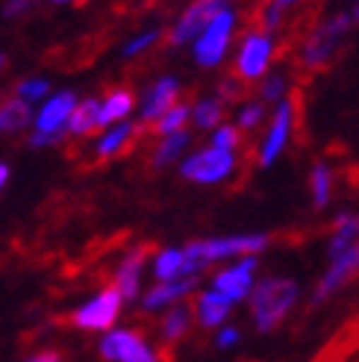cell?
Returning a JSON list of instances; mask_svg holds the SVG:
<instances>
[{
    "label": "cell",
    "mask_w": 359,
    "mask_h": 362,
    "mask_svg": "<svg viewBox=\"0 0 359 362\" xmlns=\"http://www.w3.org/2000/svg\"><path fill=\"white\" fill-rule=\"evenodd\" d=\"M236 171V156L230 151H218V148H204L192 153L189 159H183L180 165V174L192 183H204V186H212V183H224V180Z\"/></svg>",
    "instance_id": "3"
},
{
    "label": "cell",
    "mask_w": 359,
    "mask_h": 362,
    "mask_svg": "<svg viewBox=\"0 0 359 362\" xmlns=\"http://www.w3.org/2000/svg\"><path fill=\"white\" fill-rule=\"evenodd\" d=\"M221 118H224V103H221L218 98L197 100L194 110H192V121L201 127V130H212V127H218Z\"/></svg>",
    "instance_id": "26"
},
{
    "label": "cell",
    "mask_w": 359,
    "mask_h": 362,
    "mask_svg": "<svg viewBox=\"0 0 359 362\" xmlns=\"http://www.w3.org/2000/svg\"><path fill=\"white\" fill-rule=\"evenodd\" d=\"M356 274H359V242L351 250H345L342 257L330 259L327 274L321 277V283L315 286V292H312V306H318V303H324L327 298H333L339 288L348 286Z\"/></svg>",
    "instance_id": "11"
},
{
    "label": "cell",
    "mask_w": 359,
    "mask_h": 362,
    "mask_svg": "<svg viewBox=\"0 0 359 362\" xmlns=\"http://www.w3.org/2000/svg\"><path fill=\"white\" fill-rule=\"evenodd\" d=\"M6 183H9V165L6 162H0V192H4Z\"/></svg>",
    "instance_id": "39"
},
{
    "label": "cell",
    "mask_w": 359,
    "mask_h": 362,
    "mask_svg": "<svg viewBox=\"0 0 359 362\" xmlns=\"http://www.w3.org/2000/svg\"><path fill=\"white\" fill-rule=\"evenodd\" d=\"M194 286H197V277H180V280H171V283H156L151 292L141 298V310L156 313V310H165V306H174L177 300L192 295Z\"/></svg>",
    "instance_id": "16"
},
{
    "label": "cell",
    "mask_w": 359,
    "mask_h": 362,
    "mask_svg": "<svg viewBox=\"0 0 359 362\" xmlns=\"http://www.w3.org/2000/svg\"><path fill=\"white\" fill-rule=\"evenodd\" d=\"M233 27H236V15H233L230 9H224L204 30L201 39L194 42V59H197V65L215 68L227 57V47H230V39H233Z\"/></svg>",
    "instance_id": "6"
},
{
    "label": "cell",
    "mask_w": 359,
    "mask_h": 362,
    "mask_svg": "<svg viewBox=\"0 0 359 362\" xmlns=\"http://www.w3.org/2000/svg\"><path fill=\"white\" fill-rule=\"evenodd\" d=\"M148 259V245L133 247L115 268V288L121 292L124 300H136L139 298V286H141V268Z\"/></svg>",
    "instance_id": "15"
},
{
    "label": "cell",
    "mask_w": 359,
    "mask_h": 362,
    "mask_svg": "<svg viewBox=\"0 0 359 362\" xmlns=\"http://www.w3.org/2000/svg\"><path fill=\"white\" fill-rule=\"evenodd\" d=\"M233 310V300L224 298L221 292H215V288H206V292L197 295V303H194V315L201 321L204 330H212V327H221L227 321Z\"/></svg>",
    "instance_id": "17"
},
{
    "label": "cell",
    "mask_w": 359,
    "mask_h": 362,
    "mask_svg": "<svg viewBox=\"0 0 359 362\" xmlns=\"http://www.w3.org/2000/svg\"><path fill=\"white\" fill-rule=\"evenodd\" d=\"M121 303H124L121 292L115 286H110V288H103L100 295H95L92 300L77 306L74 315H71V324L80 330H110L121 315Z\"/></svg>",
    "instance_id": "4"
},
{
    "label": "cell",
    "mask_w": 359,
    "mask_h": 362,
    "mask_svg": "<svg viewBox=\"0 0 359 362\" xmlns=\"http://www.w3.org/2000/svg\"><path fill=\"white\" fill-rule=\"evenodd\" d=\"M35 6V0H6V6H4V18H21L24 12H30Z\"/></svg>",
    "instance_id": "33"
},
{
    "label": "cell",
    "mask_w": 359,
    "mask_h": 362,
    "mask_svg": "<svg viewBox=\"0 0 359 362\" xmlns=\"http://www.w3.org/2000/svg\"><path fill=\"white\" fill-rule=\"evenodd\" d=\"M100 356L110 362H159L156 351L136 330H112L100 339Z\"/></svg>",
    "instance_id": "7"
},
{
    "label": "cell",
    "mask_w": 359,
    "mask_h": 362,
    "mask_svg": "<svg viewBox=\"0 0 359 362\" xmlns=\"http://www.w3.org/2000/svg\"><path fill=\"white\" fill-rule=\"evenodd\" d=\"M265 110H262V103H247L242 106V112H239V127L242 130H254V127L262 121Z\"/></svg>",
    "instance_id": "32"
},
{
    "label": "cell",
    "mask_w": 359,
    "mask_h": 362,
    "mask_svg": "<svg viewBox=\"0 0 359 362\" xmlns=\"http://www.w3.org/2000/svg\"><path fill=\"white\" fill-rule=\"evenodd\" d=\"M265 233H247V236H221V239H204V242H189L186 250V268L183 277H197L206 265L227 259V257H257L259 250L268 247Z\"/></svg>",
    "instance_id": "2"
},
{
    "label": "cell",
    "mask_w": 359,
    "mask_h": 362,
    "mask_svg": "<svg viewBox=\"0 0 359 362\" xmlns=\"http://www.w3.org/2000/svg\"><path fill=\"white\" fill-rule=\"evenodd\" d=\"M77 103L80 100H77L74 92H57V95H50L39 106L35 118H33L35 133H42V136H65L68 121H71V115H74Z\"/></svg>",
    "instance_id": "10"
},
{
    "label": "cell",
    "mask_w": 359,
    "mask_h": 362,
    "mask_svg": "<svg viewBox=\"0 0 359 362\" xmlns=\"http://www.w3.org/2000/svg\"><path fill=\"white\" fill-rule=\"evenodd\" d=\"M292 112H295V103H292V100H283V103L277 106L274 124H271V130H268L262 148H259V165H262V168H268V165H271V162L283 153L286 141H289V133H292Z\"/></svg>",
    "instance_id": "14"
},
{
    "label": "cell",
    "mask_w": 359,
    "mask_h": 362,
    "mask_svg": "<svg viewBox=\"0 0 359 362\" xmlns=\"http://www.w3.org/2000/svg\"><path fill=\"white\" fill-rule=\"evenodd\" d=\"M53 4H71V0H53Z\"/></svg>",
    "instance_id": "43"
},
{
    "label": "cell",
    "mask_w": 359,
    "mask_h": 362,
    "mask_svg": "<svg viewBox=\"0 0 359 362\" xmlns=\"http://www.w3.org/2000/svg\"><path fill=\"white\" fill-rule=\"evenodd\" d=\"M136 133H139V127H136L133 121L115 124V127H110V130H106V133L98 139L95 153H98L100 159H112V156H118L121 151L130 148V141L136 139Z\"/></svg>",
    "instance_id": "19"
},
{
    "label": "cell",
    "mask_w": 359,
    "mask_h": 362,
    "mask_svg": "<svg viewBox=\"0 0 359 362\" xmlns=\"http://www.w3.org/2000/svg\"><path fill=\"white\" fill-rule=\"evenodd\" d=\"M47 92H50V83L45 77H27L15 86V95L21 98L24 103H35V100H47Z\"/></svg>",
    "instance_id": "29"
},
{
    "label": "cell",
    "mask_w": 359,
    "mask_h": 362,
    "mask_svg": "<svg viewBox=\"0 0 359 362\" xmlns=\"http://www.w3.org/2000/svg\"><path fill=\"white\" fill-rule=\"evenodd\" d=\"M6 65H9V57H6V53H0V74L6 71Z\"/></svg>",
    "instance_id": "40"
},
{
    "label": "cell",
    "mask_w": 359,
    "mask_h": 362,
    "mask_svg": "<svg viewBox=\"0 0 359 362\" xmlns=\"http://www.w3.org/2000/svg\"><path fill=\"white\" fill-rule=\"evenodd\" d=\"M283 88H286V80H283V77L265 80V86H262V98H265V100H277V98L283 95Z\"/></svg>",
    "instance_id": "36"
},
{
    "label": "cell",
    "mask_w": 359,
    "mask_h": 362,
    "mask_svg": "<svg viewBox=\"0 0 359 362\" xmlns=\"http://www.w3.org/2000/svg\"><path fill=\"white\" fill-rule=\"evenodd\" d=\"M100 127V100L98 98H86L77 103V110L74 115H71L68 121V136H88V133H95Z\"/></svg>",
    "instance_id": "21"
},
{
    "label": "cell",
    "mask_w": 359,
    "mask_h": 362,
    "mask_svg": "<svg viewBox=\"0 0 359 362\" xmlns=\"http://www.w3.org/2000/svg\"><path fill=\"white\" fill-rule=\"evenodd\" d=\"M133 106H136V98L130 88H112V92L100 100V127L110 130L115 124H124L130 118Z\"/></svg>",
    "instance_id": "18"
},
{
    "label": "cell",
    "mask_w": 359,
    "mask_h": 362,
    "mask_svg": "<svg viewBox=\"0 0 359 362\" xmlns=\"http://www.w3.org/2000/svg\"><path fill=\"white\" fill-rule=\"evenodd\" d=\"M192 318H194V313L189 310V306H183V303L171 306V310L165 313V318H163V327H159V333H163V341H168V345H177L180 339H186L189 330H192Z\"/></svg>",
    "instance_id": "22"
},
{
    "label": "cell",
    "mask_w": 359,
    "mask_h": 362,
    "mask_svg": "<svg viewBox=\"0 0 359 362\" xmlns=\"http://www.w3.org/2000/svg\"><path fill=\"white\" fill-rule=\"evenodd\" d=\"M27 362H62V356L57 351H39V354H33Z\"/></svg>",
    "instance_id": "38"
},
{
    "label": "cell",
    "mask_w": 359,
    "mask_h": 362,
    "mask_svg": "<svg viewBox=\"0 0 359 362\" xmlns=\"http://www.w3.org/2000/svg\"><path fill=\"white\" fill-rule=\"evenodd\" d=\"M177 95H180V83L174 77H159L141 98V121L159 124L165 118V112H171L177 106Z\"/></svg>",
    "instance_id": "13"
},
{
    "label": "cell",
    "mask_w": 359,
    "mask_h": 362,
    "mask_svg": "<svg viewBox=\"0 0 359 362\" xmlns=\"http://www.w3.org/2000/svg\"><path fill=\"white\" fill-rule=\"evenodd\" d=\"M254 271H257V257H242L236 265H230L224 271H218L212 280V288L221 292L224 298H230L233 303H239L245 298H250L254 292Z\"/></svg>",
    "instance_id": "12"
},
{
    "label": "cell",
    "mask_w": 359,
    "mask_h": 362,
    "mask_svg": "<svg viewBox=\"0 0 359 362\" xmlns=\"http://www.w3.org/2000/svg\"><path fill=\"white\" fill-rule=\"evenodd\" d=\"M298 303V283L289 277H265L250 292V315L259 333H271L289 318Z\"/></svg>",
    "instance_id": "1"
},
{
    "label": "cell",
    "mask_w": 359,
    "mask_h": 362,
    "mask_svg": "<svg viewBox=\"0 0 359 362\" xmlns=\"http://www.w3.org/2000/svg\"><path fill=\"white\" fill-rule=\"evenodd\" d=\"M33 110L30 103H24L21 98H12L0 103V133H18L33 121Z\"/></svg>",
    "instance_id": "23"
},
{
    "label": "cell",
    "mask_w": 359,
    "mask_h": 362,
    "mask_svg": "<svg viewBox=\"0 0 359 362\" xmlns=\"http://www.w3.org/2000/svg\"><path fill=\"white\" fill-rule=\"evenodd\" d=\"M239 339H242L239 327H221V330H218V339H215V345L227 351V348H233V345H239Z\"/></svg>",
    "instance_id": "35"
},
{
    "label": "cell",
    "mask_w": 359,
    "mask_h": 362,
    "mask_svg": "<svg viewBox=\"0 0 359 362\" xmlns=\"http://www.w3.org/2000/svg\"><path fill=\"white\" fill-rule=\"evenodd\" d=\"M359 242V215H339L333 224V236H330V259L342 257L345 250H351Z\"/></svg>",
    "instance_id": "20"
},
{
    "label": "cell",
    "mask_w": 359,
    "mask_h": 362,
    "mask_svg": "<svg viewBox=\"0 0 359 362\" xmlns=\"http://www.w3.org/2000/svg\"><path fill=\"white\" fill-rule=\"evenodd\" d=\"M353 21H359V6H356V9H353Z\"/></svg>",
    "instance_id": "42"
},
{
    "label": "cell",
    "mask_w": 359,
    "mask_h": 362,
    "mask_svg": "<svg viewBox=\"0 0 359 362\" xmlns=\"http://www.w3.org/2000/svg\"><path fill=\"white\" fill-rule=\"evenodd\" d=\"M330 189H333V174L327 165H318L312 168V204L321 209V206H327L330 204Z\"/></svg>",
    "instance_id": "28"
},
{
    "label": "cell",
    "mask_w": 359,
    "mask_h": 362,
    "mask_svg": "<svg viewBox=\"0 0 359 362\" xmlns=\"http://www.w3.org/2000/svg\"><path fill=\"white\" fill-rule=\"evenodd\" d=\"M221 95L230 98V100H236V98L245 95V88H242V83H236V80H227V83L221 86Z\"/></svg>",
    "instance_id": "37"
},
{
    "label": "cell",
    "mask_w": 359,
    "mask_h": 362,
    "mask_svg": "<svg viewBox=\"0 0 359 362\" xmlns=\"http://www.w3.org/2000/svg\"><path fill=\"white\" fill-rule=\"evenodd\" d=\"M159 42V30H145V33H139V35H133V39L121 47V57L124 59H133V57H139V53H145V50H151L153 45Z\"/></svg>",
    "instance_id": "30"
},
{
    "label": "cell",
    "mask_w": 359,
    "mask_h": 362,
    "mask_svg": "<svg viewBox=\"0 0 359 362\" xmlns=\"http://www.w3.org/2000/svg\"><path fill=\"white\" fill-rule=\"evenodd\" d=\"M289 4H298V0H277V6L283 9V6H289Z\"/></svg>",
    "instance_id": "41"
},
{
    "label": "cell",
    "mask_w": 359,
    "mask_h": 362,
    "mask_svg": "<svg viewBox=\"0 0 359 362\" xmlns=\"http://www.w3.org/2000/svg\"><path fill=\"white\" fill-rule=\"evenodd\" d=\"M239 141H242V136H239V130L236 127H230V124H224V127H218V130L212 133V148H218V151H236L239 148Z\"/></svg>",
    "instance_id": "31"
},
{
    "label": "cell",
    "mask_w": 359,
    "mask_h": 362,
    "mask_svg": "<svg viewBox=\"0 0 359 362\" xmlns=\"http://www.w3.org/2000/svg\"><path fill=\"white\" fill-rule=\"evenodd\" d=\"M280 6L274 4V6H265L262 9V15H259V27H262V33H268V30H274L277 24H280Z\"/></svg>",
    "instance_id": "34"
},
{
    "label": "cell",
    "mask_w": 359,
    "mask_h": 362,
    "mask_svg": "<svg viewBox=\"0 0 359 362\" xmlns=\"http://www.w3.org/2000/svg\"><path fill=\"white\" fill-rule=\"evenodd\" d=\"M189 141H192V136L186 130L163 139L156 144V151H153V168H165V165H171V162H177L180 156H183V151L189 148Z\"/></svg>",
    "instance_id": "25"
},
{
    "label": "cell",
    "mask_w": 359,
    "mask_h": 362,
    "mask_svg": "<svg viewBox=\"0 0 359 362\" xmlns=\"http://www.w3.org/2000/svg\"><path fill=\"white\" fill-rule=\"evenodd\" d=\"M189 118H192V110H189V106H186V103H177L171 112H165L163 121L153 124V130H156L159 139H168V136H174V133H183V127H186Z\"/></svg>",
    "instance_id": "27"
},
{
    "label": "cell",
    "mask_w": 359,
    "mask_h": 362,
    "mask_svg": "<svg viewBox=\"0 0 359 362\" xmlns=\"http://www.w3.org/2000/svg\"><path fill=\"white\" fill-rule=\"evenodd\" d=\"M227 9V0H194L189 4V9L177 18V24L171 27V45L180 47V45H189V42H197L204 35V30L218 18L221 12Z\"/></svg>",
    "instance_id": "5"
},
{
    "label": "cell",
    "mask_w": 359,
    "mask_h": 362,
    "mask_svg": "<svg viewBox=\"0 0 359 362\" xmlns=\"http://www.w3.org/2000/svg\"><path fill=\"white\" fill-rule=\"evenodd\" d=\"M348 24H351V18H348V15H339V18H333L330 24L318 27V30L310 35V39H307L303 50H300L303 68H312V71H315V68H324V65L330 62V57L336 53L339 35L348 30Z\"/></svg>",
    "instance_id": "8"
},
{
    "label": "cell",
    "mask_w": 359,
    "mask_h": 362,
    "mask_svg": "<svg viewBox=\"0 0 359 362\" xmlns=\"http://www.w3.org/2000/svg\"><path fill=\"white\" fill-rule=\"evenodd\" d=\"M271 57H274V45H271V39H268V33H262V30L247 33L242 39L239 57H236L239 80H259L265 74L268 62H271Z\"/></svg>",
    "instance_id": "9"
},
{
    "label": "cell",
    "mask_w": 359,
    "mask_h": 362,
    "mask_svg": "<svg viewBox=\"0 0 359 362\" xmlns=\"http://www.w3.org/2000/svg\"><path fill=\"white\" fill-rule=\"evenodd\" d=\"M183 268H186V250L180 247H165L156 253V262H153V274L159 283H171L183 277Z\"/></svg>",
    "instance_id": "24"
}]
</instances>
